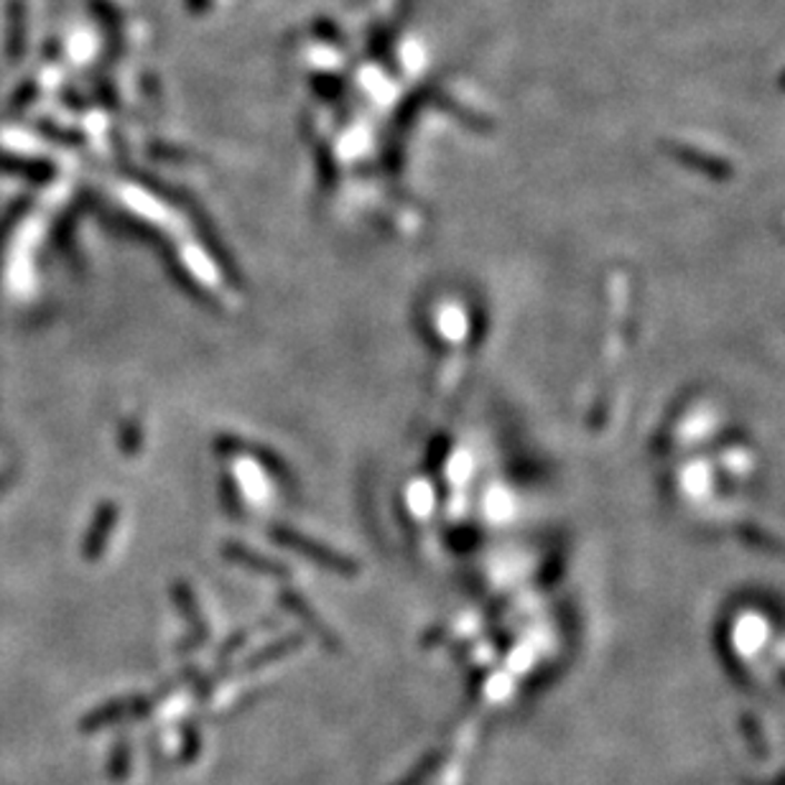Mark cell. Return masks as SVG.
<instances>
[{
	"label": "cell",
	"mask_w": 785,
	"mask_h": 785,
	"mask_svg": "<svg viewBox=\"0 0 785 785\" xmlns=\"http://www.w3.org/2000/svg\"><path fill=\"white\" fill-rule=\"evenodd\" d=\"M436 765H439V761H436V755L426 757V763H424V765H418V771L414 773V778H411V775H408V778H406L404 783H400V785H421V783H424V778H426V775H429V771H434Z\"/></svg>",
	"instance_id": "6da1fadb"
}]
</instances>
